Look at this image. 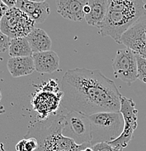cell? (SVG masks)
Here are the masks:
<instances>
[{"label": "cell", "instance_id": "obj_1", "mask_svg": "<svg viewBox=\"0 0 146 151\" xmlns=\"http://www.w3.org/2000/svg\"><path fill=\"white\" fill-rule=\"evenodd\" d=\"M61 106L86 116L100 112H120L121 98L117 85L98 69L76 68L63 76Z\"/></svg>", "mask_w": 146, "mask_h": 151}, {"label": "cell", "instance_id": "obj_2", "mask_svg": "<svg viewBox=\"0 0 146 151\" xmlns=\"http://www.w3.org/2000/svg\"><path fill=\"white\" fill-rule=\"evenodd\" d=\"M106 20L99 28L103 37L112 38L121 45V39L127 31L146 17V4L143 0H108Z\"/></svg>", "mask_w": 146, "mask_h": 151}, {"label": "cell", "instance_id": "obj_3", "mask_svg": "<svg viewBox=\"0 0 146 151\" xmlns=\"http://www.w3.org/2000/svg\"><path fill=\"white\" fill-rule=\"evenodd\" d=\"M64 115L55 114L47 119L34 123L28 129L25 139L34 137L38 142V148L35 151H81L91 144L78 145L73 139L63 136Z\"/></svg>", "mask_w": 146, "mask_h": 151}, {"label": "cell", "instance_id": "obj_4", "mask_svg": "<svg viewBox=\"0 0 146 151\" xmlns=\"http://www.w3.org/2000/svg\"><path fill=\"white\" fill-rule=\"evenodd\" d=\"M90 120L91 146L110 142L123 132L124 121L120 112H100L89 116Z\"/></svg>", "mask_w": 146, "mask_h": 151}, {"label": "cell", "instance_id": "obj_5", "mask_svg": "<svg viewBox=\"0 0 146 151\" xmlns=\"http://www.w3.org/2000/svg\"><path fill=\"white\" fill-rule=\"evenodd\" d=\"M36 22L16 7L10 8L1 18V32L11 39L26 37L36 28Z\"/></svg>", "mask_w": 146, "mask_h": 151}, {"label": "cell", "instance_id": "obj_6", "mask_svg": "<svg viewBox=\"0 0 146 151\" xmlns=\"http://www.w3.org/2000/svg\"><path fill=\"white\" fill-rule=\"evenodd\" d=\"M63 136L73 139L76 144L83 145L91 142L90 120L89 116L75 111L64 115Z\"/></svg>", "mask_w": 146, "mask_h": 151}, {"label": "cell", "instance_id": "obj_7", "mask_svg": "<svg viewBox=\"0 0 146 151\" xmlns=\"http://www.w3.org/2000/svg\"><path fill=\"white\" fill-rule=\"evenodd\" d=\"M120 113L123 116L124 127L122 134L115 140L108 144L119 150H123L128 146L133 137V134L137 128L138 111L136 109L135 103L132 99L122 96L121 98Z\"/></svg>", "mask_w": 146, "mask_h": 151}, {"label": "cell", "instance_id": "obj_8", "mask_svg": "<svg viewBox=\"0 0 146 151\" xmlns=\"http://www.w3.org/2000/svg\"><path fill=\"white\" fill-rule=\"evenodd\" d=\"M112 67L116 78L130 85L137 79V63L135 54L129 48L117 50Z\"/></svg>", "mask_w": 146, "mask_h": 151}, {"label": "cell", "instance_id": "obj_9", "mask_svg": "<svg viewBox=\"0 0 146 151\" xmlns=\"http://www.w3.org/2000/svg\"><path fill=\"white\" fill-rule=\"evenodd\" d=\"M63 93L62 91L47 90L42 89L39 92L34 94V97L31 101L33 108L35 111L38 112L42 118L41 120L47 119L49 116L54 114L53 112L57 111L63 100Z\"/></svg>", "mask_w": 146, "mask_h": 151}, {"label": "cell", "instance_id": "obj_10", "mask_svg": "<svg viewBox=\"0 0 146 151\" xmlns=\"http://www.w3.org/2000/svg\"><path fill=\"white\" fill-rule=\"evenodd\" d=\"M121 45L132 50L135 54L146 46V17L124 34L121 39Z\"/></svg>", "mask_w": 146, "mask_h": 151}, {"label": "cell", "instance_id": "obj_11", "mask_svg": "<svg viewBox=\"0 0 146 151\" xmlns=\"http://www.w3.org/2000/svg\"><path fill=\"white\" fill-rule=\"evenodd\" d=\"M89 0H56L57 12L65 19L81 22L85 19L84 8Z\"/></svg>", "mask_w": 146, "mask_h": 151}, {"label": "cell", "instance_id": "obj_12", "mask_svg": "<svg viewBox=\"0 0 146 151\" xmlns=\"http://www.w3.org/2000/svg\"><path fill=\"white\" fill-rule=\"evenodd\" d=\"M15 7L27 14L37 24L44 23L50 14V8L47 1L34 2L29 0H18Z\"/></svg>", "mask_w": 146, "mask_h": 151}, {"label": "cell", "instance_id": "obj_13", "mask_svg": "<svg viewBox=\"0 0 146 151\" xmlns=\"http://www.w3.org/2000/svg\"><path fill=\"white\" fill-rule=\"evenodd\" d=\"M36 71L40 73H53L59 68L60 58L53 50L33 54Z\"/></svg>", "mask_w": 146, "mask_h": 151}, {"label": "cell", "instance_id": "obj_14", "mask_svg": "<svg viewBox=\"0 0 146 151\" xmlns=\"http://www.w3.org/2000/svg\"><path fill=\"white\" fill-rule=\"evenodd\" d=\"M89 12L85 20L89 26L100 28L106 20L108 9V0H89Z\"/></svg>", "mask_w": 146, "mask_h": 151}, {"label": "cell", "instance_id": "obj_15", "mask_svg": "<svg viewBox=\"0 0 146 151\" xmlns=\"http://www.w3.org/2000/svg\"><path fill=\"white\" fill-rule=\"evenodd\" d=\"M7 69L14 78L26 76L36 70L32 56L10 58L7 60Z\"/></svg>", "mask_w": 146, "mask_h": 151}, {"label": "cell", "instance_id": "obj_16", "mask_svg": "<svg viewBox=\"0 0 146 151\" xmlns=\"http://www.w3.org/2000/svg\"><path fill=\"white\" fill-rule=\"evenodd\" d=\"M33 53L50 51L52 47V40L46 31L42 28H35L26 37Z\"/></svg>", "mask_w": 146, "mask_h": 151}, {"label": "cell", "instance_id": "obj_17", "mask_svg": "<svg viewBox=\"0 0 146 151\" xmlns=\"http://www.w3.org/2000/svg\"><path fill=\"white\" fill-rule=\"evenodd\" d=\"M8 53L10 58L29 57L34 54L26 37L12 39Z\"/></svg>", "mask_w": 146, "mask_h": 151}, {"label": "cell", "instance_id": "obj_18", "mask_svg": "<svg viewBox=\"0 0 146 151\" xmlns=\"http://www.w3.org/2000/svg\"><path fill=\"white\" fill-rule=\"evenodd\" d=\"M38 142L34 137L23 138L15 146L17 151H35L38 148Z\"/></svg>", "mask_w": 146, "mask_h": 151}, {"label": "cell", "instance_id": "obj_19", "mask_svg": "<svg viewBox=\"0 0 146 151\" xmlns=\"http://www.w3.org/2000/svg\"><path fill=\"white\" fill-rule=\"evenodd\" d=\"M135 56L137 63V78L146 84V59L139 55L135 54Z\"/></svg>", "mask_w": 146, "mask_h": 151}, {"label": "cell", "instance_id": "obj_20", "mask_svg": "<svg viewBox=\"0 0 146 151\" xmlns=\"http://www.w3.org/2000/svg\"><path fill=\"white\" fill-rule=\"evenodd\" d=\"M11 39L8 36L5 35L3 33H0V51L1 53H4L7 51H9L10 48Z\"/></svg>", "mask_w": 146, "mask_h": 151}, {"label": "cell", "instance_id": "obj_21", "mask_svg": "<svg viewBox=\"0 0 146 151\" xmlns=\"http://www.w3.org/2000/svg\"><path fill=\"white\" fill-rule=\"evenodd\" d=\"M93 151H123V150L114 148L107 142H101L95 145L92 147Z\"/></svg>", "mask_w": 146, "mask_h": 151}, {"label": "cell", "instance_id": "obj_22", "mask_svg": "<svg viewBox=\"0 0 146 151\" xmlns=\"http://www.w3.org/2000/svg\"><path fill=\"white\" fill-rule=\"evenodd\" d=\"M1 1L4 3L9 8H12L16 6L18 0H1Z\"/></svg>", "mask_w": 146, "mask_h": 151}, {"label": "cell", "instance_id": "obj_23", "mask_svg": "<svg viewBox=\"0 0 146 151\" xmlns=\"http://www.w3.org/2000/svg\"><path fill=\"white\" fill-rule=\"evenodd\" d=\"M10 9L7 5H6L4 3H3L2 1H1V17L4 16L6 14V12L8 11V9Z\"/></svg>", "mask_w": 146, "mask_h": 151}, {"label": "cell", "instance_id": "obj_24", "mask_svg": "<svg viewBox=\"0 0 146 151\" xmlns=\"http://www.w3.org/2000/svg\"><path fill=\"white\" fill-rule=\"evenodd\" d=\"M29 1H34V2H45L46 1V0H29Z\"/></svg>", "mask_w": 146, "mask_h": 151}, {"label": "cell", "instance_id": "obj_25", "mask_svg": "<svg viewBox=\"0 0 146 151\" xmlns=\"http://www.w3.org/2000/svg\"><path fill=\"white\" fill-rule=\"evenodd\" d=\"M81 151H93V150H92V147H87V148L84 149V150H82Z\"/></svg>", "mask_w": 146, "mask_h": 151}]
</instances>
